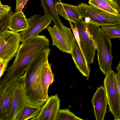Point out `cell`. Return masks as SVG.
<instances>
[{
    "mask_svg": "<svg viewBox=\"0 0 120 120\" xmlns=\"http://www.w3.org/2000/svg\"><path fill=\"white\" fill-rule=\"evenodd\" d=\"M49 40L43 35L34 37L22 42L13 63L0 81V86L15 78L23 75L29 65L41 51L49 48Z\"/></svg>",
    "mask_w": 120,
    "mask_h": 120,
    "instance_id": "1",
    "label": "cell"
},
{
    "mask_svg": "<svg viewBox=\"0 0 120 120\" xmlns=\"http://www.w3.org/2000/svg\"><path fill=\"white\" fill-rule=\"evenodd\" d=\"M50 51L48 48L39 53L24 74L26 102L29 104L41 107L46 102L43 96L41 73L43 65L48 61Z\"/></svg>",
    "mask_w": 120,
    "mask_h": 120,
    "instance_id": "2",
    "label": "cell"
},
{
    "mask_svg": "<svg viewBox=\"0 0 120 120\" xmlns=\"http://www.w3.org/2000/svg\"><path fill=\"white\" fill-rule=\"evenodd\" d=\"M78 30L82 50L90 64L93 62L97 48L96 41L100 26L82 19L75 24Z\"/></svg>",
    "mask_w": 120,
    "mask_h": 120,
    "instance_id": "3",
    "label": "cell"
},
{
    "mask_svg": "<svg viewBox=\"0 0 120 120\" xmlns=\"http://www.w3.org/2000/svg\"><path fill=\"white\" fill-rule=\"evenodd\" d=\"M82 18L90 20L101 26L120 24V15H116L99 8L82 2L78 5Z\"/></svg>",
    "mask_w": 120,
    "mask_h": 120,
    "instance_id": "4",
    "label": "cell"
},
{
    "mask_svg": "<svg viewBox=\"0 0 120 120\" xmlns=\"http://www.w3.org/2000/svg\"><path fill=\"white\" fill-rule=\"evenodd\" d=\"M112 70L105 76L104 81L109 111L115 120H120V96L115 76Z\"/></svg>",
    "mask_w": 120,
    "mask_h": 120,
    "instance_id": "5",
    "label": "cell"
},
{
    "mask_svg": "<svg viewBox=\"0 0 120 120\" xmlns=\"http://www.w3.org/2000/svg\"><path fill=\"white\" fill-rule=\"evenodd\" d=\"M96 42L99 68L106 76L112 70L111 65L113 56L111 53L112 45L110 39L100 28Z\"/></svg>",
    "mask_w": 120,
    "mask_h": 120,
    "instance_id": "6",
    "label": "cell"
},
{
    "mask_svg": "<svg viewBox=\"0 0 120 120\" xmlns=\"http://www.w3.org/2000/svg\"><path fill=\"white\" fill-rule=\"evenodd\" d=\"M47 29L51 38L52 45L63 52L71 54L75 39L71 28L64 25L60 27L54 25L52 27L49 26Z\"/></svg>",
    "mask_w": 120,
    "mask_h": 120,
    "instance_id": "7",
    "label": "cell"
},
{
    "mask_svg": "<svg viewBox=\"0 0 120 120\" xmlns=\"http://www.w3.org/2000/svg\"><path fill=\"white\" fill-rule=\"evenodd\" d=\"M20 41L19 33L8 30L0 34V60L8 63L15 56Z\"/></svg>",
    "mask_w": 120,
    "mask_h": 120,
    "instance_id": "8",
    "label": "cell"
},
{
    "mask_svg": "<svg viewBox=\"0 0 120 120\" xmlns=\"http://www.w3.org/2000/svg\"><path fill=\"white\" fill-rule=\"evenodd\" d=\"M22 76L0 86V120H9L14 91Z\"/></svg>",
    "mask_w": 120,
    "mask_h": 120,
    "instance_id": "9",
    "label": "cell"
},
{
    "mask_svg": "<svg viewBox=\"0 0 120 120\" xmlns=\"http://www.w3.org/2000/svg\"><path fill=\"white\" fill-rule=\"evenodd\" d=\"M28 27L19 33L21 42H25L29 39L39 35L43 30L47 28L52 22L51 19L44 15L36 14L27 19Z\"/></svg>",
    "mask_w": 120,
    "mask_h": 120,
    "instance_id": "10",
    "label": "cell"
},
{
    "mask_svg": "<svg viewBox=\"0 0 120 120\" xmlns=\"http://www.w3.org/2000/svg\"><path fill=\"white\" fill-rule=\"evenodd\" d=\"M60 100L57 94L51 95L41 107L38 115L31 120H56L59 112Z\"/></svg>",
    "mask_w": 120,
    "mask_h": 120,
    "instance_id": "11",
    "label": "cell"
},
{
    "mask_svg": "<svg viewBox=\"0 0 120 120\" xmlns=\"http://www.w3.org/2000/svg\"><path fill=\"white\" fill-rule=\"evenodd\" d=\"M26 103L24 75L14 91L9 120H15L17 114Z\"/></svg>",
    "mask_w": 120,
    "mask_h": 120,
    "instance_id": "12",
    "label": "cell"
},
{
    "mask_svg": "<svg viewBox=\"0 0 120 120\" xmlns=\"http://www.w3.org/2000/svg\"><path fill=\"white\" fill-rule=\"evenodd\" d=\"M96 119L104 120L108 105L106 91L101 85L97 89L91 100Z\"/></svg>",
    "mask_w": 120,
    "mask_h": 120,
    "instance_id": "13",
    "label": "cell"
},
{
    "mask_svg": "<svg viewBox=\"0 0 120 120\" xmlns=\"http://www.w3.org/2000/svg\"><path fill=\"white\" fill-rule=\"evenodd\" d=\"M71 54L75 67L83 75L86 77L88 80L90 71V64L87 61L75 39Z\"/></svg>",
    "mask_w": 120,
    "mask_h": 120,
    "instance_id": "14",
    "label": "cell"
},
{
    "mask_svg": "<svg viewBox=\"0 0 120 120\" xmlns=\"http://www.w3.org/2000/svg\"><path fill=\"white\" fill-rule=\"evenodd\" d=\"M56 8L58 15L75 24L82 19L78 6L57 2Z\"/></svg>",
    "mask_w": 120,
    "mask_h": 120,
    "instance_id": "15",
    "label": "cell"
},
{
    "mask_svg": "<svg viewBox=\"0 0 120 120\" xmlns=\"http://www.w3.org/2000/svg\"><path fill=\"white\" fill-rule=\"evenodd\" d=\"M41 77L44 98L46 101L49 97L48 93L49 87L54 81V75L52 70L51 64H50L48 61L42 66Z\"/></svg>",
    "mask_w": 120,
    "mask_h": 120,
    "instance_id": "16",
    "label": "cell"
},
{
    "mask_svg": "<svg viewBox=\"0 0 120 120\" xmlns=\"http://www.w3.org/2000/svg\"><path fill=\"white\" fill-rule=\"evenodd\" d=\"M27 19L23 12H12L10 17L9 29L12 31L18 33L28 27Z\"/></svg>",
    "mask_w": 120,
    "mask_h": 120,
    "instance_id": "17",
    "label": "cell"
},
{
    "mask_svg": "<svg viewBox=\"0 0 120 120\" xmlns=\"http://www.w3.org/2000/svg\"><path fill=\"white\" fill-rule=\"evenodd\" d=\"M41 6L45 14L49 17L55 25L60 27L63 25L61 22L56 8L57 0H41Z\"/></svg>",
    "mask_w": 120,
    "mask_h": 120,
    "instance_id": "18",
    "label": "cell"
},
{
    "mask_svg": "<svg viewBox=\"0 0 120 120\" xmlns=\"http://www.w3.org/2000/svg\"><path fill=\"white\" fill-rule=\"evenodd\" d=\"M88 3L112 14L116 15H120L116 6L112 0H89Z\"/></svg>",
    "mask_w": 120,
    "mask_h": 120,
    "instance_id": "19",
    "label": "cell"
},
{
    "mask_svg": "<svg viewBox=\"0 0 120 120\" xmlns=\"http://www.w3.org/2000/svg\"><path fill=\"white\" fill-rule=\"evenodd\" d=\"M41 107L26 103L17 114L15 120H30L38 115Z\"/></svg>",
    "mask_w": 120,
    "mask_h": 120,
    "instance_id": "20",
    "label": "cell"
},
{
    "mask_svg": "<svg viewBox=\"0 0 120 120\" xmlns=\"http://www.w3.org/2000/svg\"><path fill=\"white\" fill-rule=\"evenodd\" d=\"M100 29L109 39L118 38L120 40V24L101 26Z\"/></svg>",
    "mask_w": 120,
    "mask_h": 120,
    "instance_id": "21",
    "label": "cell"
},
{
    "mask_svg": "<svg viewBox=\"0 0 120 120\" xmlns=\"http://www.w3.org/2000/svg\"><path fill=\"white\" fill-rule=\"evenodd\" d=\"M83 120L75 115L69 109H60L56 120Z\"/></svg>",
    "mask_w": 120,
    "mask_h": 120,
    "instance_id": "22",
    "label": "cell"
},
{
    "mask_svg": "<svg viewBox=\"0 0 120 120\" xmlns=\"http://www.w3.org/2000/svg\"><path fill=\"white\" fill-rule=\"evenodd\" d=\"M12 12H10L7 15L0 19V34L8 31L10 17Z\"/></svg>",
    "mask_w": 120,
    "mask_h": 120,
    "instance_id": "23",
    "label": "cell"
},
{
    "mask_svg": "<svg viewBox=\"0 0 120 120\" xmlns=\"http://www.w3.org/2000/svg\"><path fill=\"white\" fill-rule=\"evenodd\" d=\"M11 7L7 5L2 4L0 1V19L7 16L11 11Z\"/></svg>",
    "mask_w": 120,
    "mask_h": 120,
    "instance_id": "24",
    "label": "cell"
},
{
    "mask_svg": "<svg viewBox=\"0 0 120 120\" xmlns=\"http://www.w3.org/2000/svg\"><path fill=\"white\" fill-rule=\"evenodd\" d=\"M29 0H16L15 12L22 11L24 5Z\"/></svg>",
    "mask_w": 120,
    "mask_h": 120,
    "instance_id": "25",
    "label": "cell"
},
{
    "mask_svg": "<svg viewBox=\"0 0 120 120\" xmlns=\"http://www.w3.org/2000/svg\"><path fill=\"white\" fill-rule=\"evenodd\" d=\"M69 21L70 23L71 28L72 29L75 39L78 43L81 50L82 51L80 45L79 33L78 30L76 26H75L74 27V26L71 23V22L70 21Z\"/></svg>",
    "mask_w": 120,
    "mask_h": 120,
    "instance_id": "26",
    "label": "cell"
},
{
    "mask_svg": "<svg viewBox=\"0 0 120 120\" xmlns=\"http://www.w3.org/2000/svg\"><path fill=\"white\" fill-rule=\"evenodd\" d=\"M8 63L0 60V78L3 75L5 71L6 70V68Z\"/></svg>",
    "mask_w": 120,
    "mask_h": 120,
    "instance_id": "27",
    "label": "cell"
},
{
    "mask_svg": "<svg viewBox=\"0 0 120 120\" xmlns=\"http://www.w3.org/2000/svg\"><path fill=\"white\" fill-rule=\"evenodd\" d=\"M115 76L120 96V78L117 73H116Z\"/></svg>",
    "mask_w": 120,
    "mask_h": 120,
    "instance_id": "28",
    "label": "cell"
},
{
    "mask_svg": "<svg viewBox=\"0 0 120 120\" xmlns=\"http://www.w3.org/2000/svg\"><path fill=\"white\" fill-rule=\"evenodd\" d=\"M115 4L117 10L120 13V0H112Z\"/></svg>",
    "mask_w": 120,
    "mask_h": 120,
    "instance_id": "29",
    "label": "cell"
},
{
    "mask_svg": "<svg viewBox=\"0 0 120 120\" xmlns=\"http://www.w3.org/2000/svg\"><path fill=\"white\" fill-rule=\"evenodd\" d=\"M116 69L117 71L118 72L117 73L119 75L120 78V61L119 62V65L116 68Z\"/></svg>",
    "mask_w": 120,
    "mask_h": 120,
    "instance_id": "30",
    "label": "cell"
},
{
    "mask_svg": "<svg viewBox=\"0 0 120 120\" xmlns=\"http://www.w3.org/2000/svg\"></svg>",
    "mask_w": 120,
    "mask_h": 120,
    "instance_id": "31",
    "label": "cell"
}]
</instances>
